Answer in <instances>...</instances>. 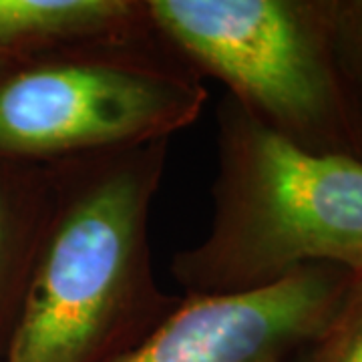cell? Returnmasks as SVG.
Returning a JSON list of instances; mask_svg holds the SVG:
<instances>
[{"label": "cell", "mask_w": 362, "mask_h": 362, "mask_svg": "<svg viewBox=\"0 0 362 362\" xmlns=\"http://www.w3.org/2000/svg\"><path fill=\"white\" fill-rule=\"evenodd\" d=\"M334 45L362 119V0H334Z\"/></svg>", "instance_id": "obj_9"}, {"label": "cell", "mask_w": 362, "mask_h": 362, "mask_svg": "<svg viewBox=\"0 0 362 362\" xmlns=\"http://www.w3.org/2000/svg\"><path fill=\"white\" fill-rule=\"evenodd\" d=\"M147 11L169 49L262 125L314 153L362 159L334 0H147Z\"/></svg>", "instance_id": "obj_4"}, {"label": "cell", "mask_w": 362, "mask_h": 362, "mask_svg": "<svg viewBox=\"0 0 362 362\" xmlns=\"http://www.w3.org/2000/svg\"><path fill=\"white\" fill-rule=\"evenodd\" d=\"M216 119L209 228L171 259L183 294L250 292L310 264L362 272V159L308 151L228 95Z\"/></svg>", "instance_id": "obj_2"}, {"label": "cell", "mask_w": 362, "mask_h": 362, "mask_svg": "<svg viewBox=\"0 0 362 362\" xmlns=\"http://www.w3.org/2000/svg\"><path fill=\"white\" fill-rule=\"evenodd\" d=\"M0 59V159L52 165L169 141L202 115L204 78L156 28Z\"/></svg>", "instance_id": "obj_3"}, {"label": "cell", "mask_w": 362, "mask_h": 362, "mask_svg": "<svg viewBox=\"0 0 362 362\" xmlns=\"http://www.w3.org/2000/svg\"><path fill=\"white\" fill-rule=\"evenodd\" d=\"M168 156L156 141L52 163L51 226L2 362H115L175 312L149 233Z\"/></svg>", "instance_id": "obj_1"}, {"label": "cell", "mask_w": 362, "mask_h": 362, "mask_svg": "<svg viewBox=\"0 0 362 362\" xmlns=\"http://www.w3.org/2000/svg\"><path fill=\"white\" fill-rule=\"evenodd\" d=\"M149 28L147 0H0V59Z\"/></svg>", "instance_id": "obj_7"}, {"label": "cell", "mask_w": 362, "mask_h": 362, "mask_svg": "<svg viewBox=\"0 0 362 362\" xmlns=\"http://www.w3.org/2000/svg\"><path fill=\"white\" fill-rule=\"evenodd\" d=\"M292 362H362V272L352 274L332 318Z\"/></svg>", "instance_id": "obj_8"}, {"label": "cell", "mask_w": 362, "mask_h": 362, "mask_svg": "<svg viewBox=\"0 0 362 362\" xmlns=\"http://www.w3.org/2000/svg\"><path fill=\"white\" fill-rule=\"evenodd\" d=\"M54 209L52 165L6 161L0 168V362Z\"/></svg>", "instance_id": "obj_6"}, {"label": "cell", "mask_w": 362, "mask_h": 362, "mask_svg": "<svg viewBox=\"0 0 362 362\" xmlns=\"http://www.w3.org/2000/svg\"><path fill=\"white\" fill-rule=\"evenodd\" d=\"M352 272L310 264L258 290L185 296L115 362H292L322 332Z\"/></svg>", "instance_id": "obj_5"}]
</instances>
